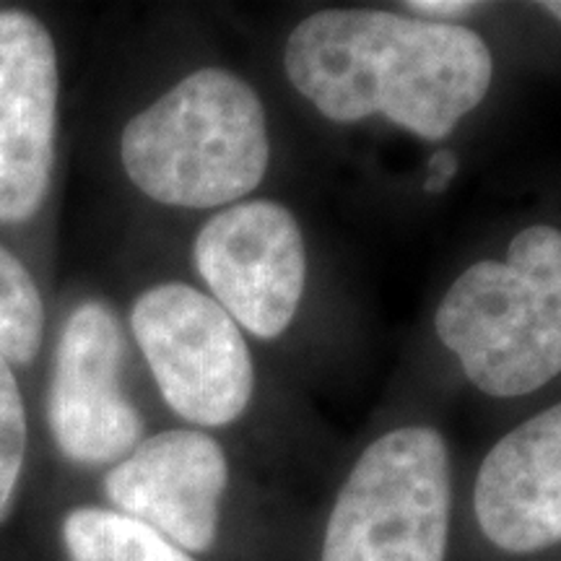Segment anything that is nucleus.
<instances>
[{
    "mask_svg": "<svg viewBox=\"0 0 561 561\" xmlns=\"http://www.w3.org/2000/svg\"><path fill=\"white\" fill-rule=\"evenodd\" d=\"M286 79L328 121L382 115L424 140H442L486 100L489 45L468 26L396 11L325 9L294 26Z\"/></svg>",
    "mask_w": 561,
    "mask_h": 561,
    "instance_id": "1",
    "label": "nucleus"
},
{
    "mask_svg": "<svg viewBox=\"0 0 561 561\" xmlns=\"http://www.w3.org/2000/svg\"><path fill=\"white\" fill-rule=\"evenodd\" d=\"M121 159L133 185L161 206H234L268 172V115L231 70H193L125 125Z\"/></svg>",
    "mask_w": 561,
    "mask_h": 561,
    "instance_id": "2",
    "label": "nucleus"
},
{
    "mask_svg": "<svg viewBox=\"0 0 561 561\" xmlns=\"http://www.w3.org/2000/svg\"><path fill=\"white\" fill-rule=\"evenodd\" d=\"M434 331L489 398H523L561 375V229L533 224L504 261L468 265L437 305Z\"/></svg>",
    "mask_w": 561,
    "mask_h": 561,
    "instance_id": "3",
    "label": "nucleus"
},
{
    "mask_svg": "<svg viewBox=\"0 0 561 561\" xmlns=\"http://www.w3.org/2000/svg\"><path fill=\"white\" fill-rule=\"evenodd\" d=\"M453 517L447 442L432 426L385 432L335 494L320 561H445Z\"/></svg>",
    "mask_w": 561,
    "mask_h": 561,
    "instance_id": "4",
    "label": "nucleus"
},
{
    "mask_svg": "<svg viewBox=\"0 0 561 561\" xmlns=\"http://www.w3.org/2000/svg\"><path fill=\"white\" fill-rule=\"evenodd\" d=\"M130 331L164 403L195 426H227L248 411L255 364L242 328L187 284L151 286L136 299Z\"/></svg>",
    "mask_w": 561,
    "mask_h": 561,
    "instance_id": "5",
    "label": "nucleus"
},
{
    "mask_svg": "<svg viewBox=\"0 0 561 561\" xmlns=\"http://www.w3.org/2000/svg\"><path fill=\"white\" fill-rule=\"evenodd\" d=\"M201 278L229 318L273 341L297 318L307 248L297 216L276 201H240L203 224L193 244Z\"/></svg>",
    "mask_w": 561,
    "mask_h": 561,
    "instance_id": "6",
    "label": "nucleus"
},
{
    "mask_svg": "<svg viewBox=\"0 0 561 561\" xmlns=\"http://www.w3.org/2000/svg\"><path fill=\"white\" fill-rule=\"evenodd\" d=\"M123 333L102 301H83L62 328L47 398L60 455L76 466H117L144 439V419L121 385Z\"/></svg>",
    "mask_w": 561,
    "mask_h": 561,
    "instance_id": "7",
    "label": "nucleus"
},
{
    "mask_svg": "<svg viewBox=\"0 0 561 561\" xmlns=\"http://www.w3.org/2000/svg\"><path fill=\"white\" fill-rule=\"evenodd\" d=\"M102 486L110 510L195 557L219 538L229 460L206 432L167 430L140 439L128 458L110 468Z\"/></svg>",
    "mask_w": 561,
    "mask_h": 561,
    "instance_id": "8",
    "label": "nucleus"
},
{
    "mask_svg": "<svg viewBox=\"0 0 561 561\" xmlns=\"http://www.w3.org/2000/svg\"><path fill=\"white\" fill-rule=\"evenodd\" d=\"M58 53L37 16L0 11V224L37 214L58 136Z\"/></svg>",
    "mask_w": 561,
    "mask_h": 561,
    "instance_id": "9",
    "label": "nucleus"
},
{
    "mask_svg": "<svg viewBox=\"0 0 561 561\" xmlns=\"http://www.w3.org/2000/svg\"><path fill=\"white\" fill-rule=\"evenodd\" d=\"M473 515L483 538L504 553L561 543V403L504 434L481 460Z\"/></svg>",
    "mask_w": 561,
    "mask_h": 561,
    "instance_id": "10",
    "label": "nucleus"
},
{
    "mask_svg": "<svg viewBox=\"0 0 561 561\" xmlns=\"http://www.w3.org/2000/svg\"><path fill=\"white\" fill-rule=\"evenodd\" d=\"M66 561H198L193 553L110 507H76L62 517Z\"/></svg>",
    "mask_w": 561,
    "mask_h": 561,
    "instance_id": "11",
    "label": "nucleus"
},
{
    "mask_svg": "<svg viewBox=\"0 0 561 561\" xmlns=\"http://www.w3.org/2000/svg\"><path fill=\"white\" fill-rule=\"evenodd\" d=\"M45 307L32 273L0 244V356L9 364H32L37 356Z\"/></svg>",
    "mask_w": 561,
    "mask_h": 561,
    "instance_id": "12",
    "label": "nucleus"
},
{
    "mask_svg": "<svg viewBox=\"0 0 561 561\" xmlns=\"http://www.w3.org/2000/svg\"><path fill=\"white\" fill-rule=\"evenodd\" d=\"M26 462V409L11 364L0 356V525L11 517Z\"/></svg>",
    "mask_w": 561,
    "mask_h": 561,
    "instance_id": "13",
    "label": "nucleus"
},
{
    "mask_svg": "<svg viewBox=\"0 0 561 561\" xmlns=\"http://www.w3.org/2000/svg\"><path fill=\"white\" fill-rule=\"evenodd\" d=\"M403 9L411 11L416 19L447 24V19L468 16V13L479 11L481 3H473V0H411V3H403Z\"/></svg>",
    "mask_w": 561,
    "mask_h": 561,
    "instance_id": "14",
    "label": "nucleus"
},
{
    "mask_svg": "<svg viewBox=\"0 0 561 561\" xmlns=\"http://www.w3.org/2000/svg\"><path fill=\"white\" fill-rule=\"evenodd\" d=\"M455 174H458V157L453 151H437L426 164V180H424V193H442L447 191Z\"/></svg>",
    "mask_w": 561,
    "mask_h": 561,
    "instance_id": "15",
    "label": "nucleus"
},
{
    "mask_svg": "<svg viewBox=\"0 0 561 561\" xmlns=\"http://www.w3.org/2000/svg\"><path fill=\"white\" fill-rule=\"evenodd\" d=\"M538 9L546 11L551 19H557L561 24V0H546V3H538Z\"/></svg>",
    "mask_w": 561,
    "mask_h": 561,
    "instance_id": "16",
    "label": "nucleus"
}]
</instances>
